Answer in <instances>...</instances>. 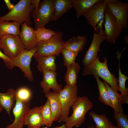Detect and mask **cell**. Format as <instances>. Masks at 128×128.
Wrapping results in <instances>:
<instances>
[{
	"label": "cell",
	"instance_id": "obj_1",
	"mask_svg": "<svg viewBox=\"0 0 128 128\" xmlns=\"http://www.w3.org/2000/svg\"><path fill=\"white\" fill-rule=\"evenodd\" d=\"M100 55L91 64L84 66L82 73V76H86L93 75L94 76L100 77L109 85L112 89L117 91H119L118 80L114 74L111 73L108 69L107 57H104V62H101L99 60Z\"/></svg>",
	"mask_w": 128,
	"mask_h": 128
},
{
	"label": "cell",
	"instance_id": "obj_2",
	"mask_svg": "<svg viewBox=\"0 0 128 128\" xmlns=\"http://www.w3.org/2000/svg\"><path fill=\"white\" fill-rule=\"evenodd\" d=\"M34 8L33 0H20L12 9L5 15L0 17V21H12L20 25L24 23L31 27V14Z\"/></svg>",
	"mask_w": 128,
	"mask_h": 128
},
{
	"label": "cell",
	"instance_id": "obj_3",
	"mask_svg": "<svg viewBox=\"0 0 128 128\" xmlns=\"http://www.w3.org/2000/svg\"><path fill=\"white\" fill-rule=\"evenodd\" d=\"M93 107V103L86 96H78L72 106L73 113L68 117L63 124L64 128L78 127L85 122L86 115Z\"/></svg>",
	"mask_w": 128,
	"mask_h": 128
},
{
	"label": "cell",
	"instance_id": "obj_4",
	"mask_svg": "<svg viewBox=\"0 0 128 128\" xmlns=\"http://www.w3.org/2000/svg\"><path fill=\"white\" fill-rule=\"evenodd\" d=\"M63 33L56 32L51 38L45 42L38 43L36 47L37 51L33 57L59 55L64 48L65 41L63 39Z\"/></svg>",
	"mask_w": 128,
	"mask_h": 128
},
{
	"label": "cell",
	"instance_id": "obj_5",
	"mask_svg": "<svg viewBox=\"0 0 128 128\" xmlns=\"http://www.w3.org/2000/svg\"><path fill=\"white\" fill-rule=\"evenodd\" d=\"M78 87L66 84L58 93L61 106L60 117L58 121L59 123L64 122L68 117L70 108L78 98Z\"/></svg>",
	"mask_w": 128,
	"mask_h": 128
},
{
	"label": "cell",
	"instance_id": "obj_6",
	"mask_svg": "<svg viewBox=\"0 0 128 128\" xmlns=\"http://www.w3.org/2000/svg\"><path fill=\"white\" fill-rule=\"evenodd\" d=\"M55 12L54 0H43L40 2L38 10L33 12L31 16L35 25V30L45 26L51 21Z\"/></svg>",
	"mask_w": 128,
	"mask_h": 128
},
{
	"label": "cell",
	"instance_id": "obj_7",
	"mask_svg": "<svg viewBox=\"0 0 128 128\" xmlns=\"http://www.w3.org/2000/svg\"><path fill=\"white\" fill-rule=\"evenodd\" d=\"M0 43L4 54L11 59L16 57L25 50L19 35L9 34L3 36L0 38Z\"/></svg>",
	"mask_w": 128,
	"mask_h": 128
},
{
	"label": "cell",
	"instance_id": "obj_8",
	"mask_svg": "<svg viewBox=\"0 0 128 128\" xmlns=\"http://www.w3.org/2000/svg\"><path fill=\"white\" fill-rule=\"evenodd\" d=\"M37 51L36 47L29 50H25L18 56L11 59V61L7 67L8 69H12L15 67H18L29 81H32L33 78V73L30 69V64L32 58Z\"/></svg>",
	"mask_w": 128,
	"mask_h": 128
},
{
	"label": "cell",
	"instance_id": "obj_9",
	"mask_svg": "<svg viewBox=\"0 0 128 128\" xmlns=\"http://www.w3.org/2000/svg\"><path fill=\"white\" fill-rule=\"evenodd\" d=\"M99 26V29L93 33L91 44L86 52L82 61L84 66L91 64L97 58L98 52L100 51V47L102 43L106 38L104 30L102 28V24Z\"/></svg>",
	"mask_w": 128,
	"mask_h": 128
},
{
	"label": "cell",
	"instance_id": "obj_10",
	"mask_svg": "<svg viewBox=\"0 0 128 128\" xmlns=\"http://www.w3.org/2000/svg\"><path fill=\"white\" fill-rule=\"evenodd\" d=\"M104 18V31L106 35V41L115 45L123 29L106 6L105 10Z\"/></svg>",
	"mask_w": 128,
	"mask_h": 128
},
{
	"label": "cell",
	"instance_id": "obj_11",
	"mask_svg": "<svg viewBox=\"0 0 128 128\" xmlns=\"http://www.w3.org/2000/svg\"><path fill=\"white\" fill-rule=\"evenodd\" d=\"M106 7L123 29L128 27V3L118 0H106Z\"/></svg>",
	"mask_w": 128,
	"mask_h": 128
},
{
	"label": "cell",
	"instance_id": "obj_12",
	"mask_svg": "<svg viewBox=\"0 0 128 128\" xmlns=\"http://www.w3.org/2000/svg\"><path fill=\"white\" fill-rule=\"evenodd\" d=\"M106 2V0H101L82 14L87 23L94 28L95 31L97 30V25L102 23L104 18Z\"/></svg>",
	"mask_w": 128,
	"mask_h": 128
},
{
	"label": "cell",
	"instance_id": "obj_13",
	"mask_svg": "<svg viewBox=\"0 0 128 128\" xmlns=\"http://www.w3.org/2000/svg\"><path fill=\"white\" fill-rule=\"evenodd\" d=\"M30 101L23 102L16 98L13 113L14 120L11 124L5 128H23L25 119L30 109Z\"/></svg>",
	"mask_w": 128,
	"mask_h": 128
},
{
	"label": "cell",
	"instance_id": "obj_14",
	"mask_svg": "<svg viewBox=\"0 0 128 128\" xmlns=\"http://www.w3.org/2000/svg\"><path fill=\"white\" fill-rule=\"evenodd\" d=\"M43 73V79L41 82L40 85L45 95L50 92V89L53 91L59 93L62 89V87L61 84H59L57 82L56 71L49 70Z\"/></svg>",
	"mask_w": 128,
	"mask_h": 128
},
{
	"label": "cell",
	"instance_id": "obj_15",
	"mask_svg": "<svg viewBox=\"0 0 128 128\" xmlns=\"http://www.w3.org/2000/svg\"><path fill=\"white\" fill-rule=\"evenodd\" d=\"M21 30L19 35L25 49L29 50L35 48L38 42L36 37L35 30L25 23L21 25Z\"/></svg>",
	"mask_w": 128,
	"mask_h": 128
},
{
	"label": "cell",
	"instance_id": "obj_16",
	"mask_svg": "<svg viewBox=\"0 0 128 128\" xmlns=\"http://www.w3.org/2000/svg\"><path fill=\"white\" fill-rule=\"evenodd\" d=\"M42 106L30 109L25 119L24 125L40 128L45 125L41 114Z\"/></svg>",
	"mask_w": 128,
	"mask_h": 128
},
{
	"label": "cell",
	"instance_id": "obj_17",
	"mask_svg": "<svg viewBox=\"0 0 128 128\" xmlns=\"http://www.w3.org/2000/svg\"><path fill=\"white\" fill-rule=\"evenodd\" d=\"M16 91L12 88L8 89L5 93L0 92V104L12 119L11 110L14 106L16 101Z\"/></svg>",
	"mask_w": 128,
	"mask_h": 128
},
{
	"label": "cell",
	"instance_id": "obj_18",
	"mask_svg": "<svg viewBox=\"0 0 128 128\" xmlns=\"http://www.w3.org/2000/svg\"><path fill=\"white\" fill-rule=\"evenodd\" d=\"M49 101L52 118L54 121H58L60 119L61 106L58 93L54 91L45 96Z\"/></svg>",
	"mask_w": 128,
	"mask_h": 128
},
{
	"label": "cell",
	"instance_id": "obj_19",
	"mask_svg": "<svg viewBox=\"0 0 128 128\" xmlns=\"http://www.w3.org/2000/svg\"><path fill=\"white\" fill-rule=\"evenodd\" d=\"M55 12L51 21H56L73 7V0H54Z\"/></svg>",
	"mask_w": 128,
	"mask_h": 128
},
{
	"label": "cell",
	"instance_id": "obj_20",
	"mask_svg": "<svg viewBox=\"0 0 128 128\" xmlns=\"http://www.w3.org/2000/svg\"><path fill=\"white\" fill-rule=\"evenodd\" d=\"M56 56H48L35 58L37 63V67L41 72L49 70L56 71V66L55 63Z\"/></svg>",
	"mask_w": 128,
	"mask_h": 128
},
{
	"label": "cell",
	"instance_id": "obj_21",
	"mask_svg": "<svg viewBox=\"0 0 128 128\" xmlns=\"http://www.w3.org/2000/svg\"><path fill=\"white\" fill-rule=\"evenodd\" d=\"M87 40L86 37L84 36L73 37L65 41L64 48L78 53L83 49Z\"/></svg>",
	"mask_w": 128,
	"mask_h": 128
},
{
	"label": "cell",
	"instance_id": "obj_22",
	"mask_svg": "<svg viewBox=\"0 0 128 128\" xmlns=\"http://www.w3.org/2000/svg\"><path fill=\"white\" fill-rule=\"evenodd\" d=\"M103 82L108 91L114 112H123L122 105L123 102L121 94L112 89L105 81Z\"/></svg>",
	"mask_w": 128,
	"mask_h": 128
},
{
	"label": "cell",
	"instance_id": "obj_23",
	"mask_svg": "<svg viewBox=\"0 0 128 128\" xmlns=\"http://www.w3.org/2000/svg\"><path fill=\"white\" fill-rule=\"evenodd\" d=\"M124 47L121 52L119 51L116 53L117 57L119 61V77L118 84L119 91L121 92L120 94L124 102L126 104L128 103V88L125 87V82L126 80L128 78V77L124 74H123L121 71L120 61V57L123 52L125 49Z\"/></svg>",
	"mask_w": 128,
	"mask_h": 128
},
{
	"label": "cell",
	"instance_id": "obj_24",
	"mask_svg": "<svg viewBox=\"0 0 128 128\" xmlns=\"http://www.w3.org/2000/svg\"><path fill=\"white\" fill-rule=\"evenodd\" d=\"M101 0H73V7L77 18H79L83 13Z\"/></svg>",
	"mask_w": 128,
	"mask_h": 128
},
{
	"label": "cell",
	"instance_id": "obj_25",
	"mask_svg": "<svg viewBox=\"0 0 128 128\" xmlns=\"http://www.w3.org/2000/svg\"><path fill=\"white\" fill-rule=\"evenodd\" d=\"M20 25L14 21H0V38L7 35H19Z\"/></svg>",
	"mask_w": 128,
	"mask_h": 128
},
{
	"label": "cell",
	"instance_id": "obj_26",
	"mask_svg": "<svg viewBox=\"0 0 128 128\" xmlns=\"http://www.w3.org/2000/svg\"><path fill=\"white\" fill-rule=\"evenodd\" d=\"M80 67L78 63H75L69 69L64 76V80L67 84L74 86L76 85L78 76L80 72Z\"/></svg>",
	"mask_w": 128,
	"mask_h": 128
},
{
	"label": "cell",
	"instance_id": "obj_27",
	"mask_svg": "<svg viewBox=\"0 0 128 128\" xmlns=\"http://www.w3.org/2000/svg\"><path fill=\"white\" fill-rule=\"evenodd\" d=\"M97 82L99 95L98 99L105 105H108L113 108V105L110 100L107 90L103 82L99 77L94 76Z\"/></svg>",
	"mask_w": 128,
	"mask_h": 128
},
{
	"label": "cell",
	"instance_id": "obj_28",
	"mask_svg": "<svg viewBox=\"0 0 128 128\" xmlns=\"http://www.w3.org/2000/svg\"><path fill=\"white\" fill-rule=\"evenodd\" d=\"M89 115L92 118L95 123V128H110L111 121L104 114H98L91 111Z\"/></svg>",
	"mask_w": 128,
	"mask_h": 128
},
{
	"label": "cell",
	"instance_id": "obj_29",
	"mask_svg": "<svg viewBox=\"0 0 128 128\" xmlns=\"http://www.w3.org/2000/svg\"><path fill=\"white\" fill-rule=\"evenodd\" d=\"M55 32L50 29H47L45 27H39L35 30L36 37L38 43L43 42L50 39Z\"/></svg>",
	"mask_w": 128,
	"mask_h": 128
},
{
	"label": "cell",
	"instance_id": "obj_30",
	"mask_svg": "<svg viewBox=\"0 0 128 128\" xmlns=\"http://www.w3.org/2000/svg\"><path fill=\"white\" fill-rule=\"evenodd\" d=\"M41 114L45 125L49 128L51 127L54 121L52 116L50 102L47 99L45 105H43Z\"/></svg>",
	"mask_w": 128,
	"mask_h": 128
},
{
	"label": "cell",
	"instance_id": "obj_31",
	"mask_svg": "<svg viewBox=\"0 0 128 128\" xmlns=\"http://www.w3.org/2000/svg\"><path fill=\"white\" fill-rule=\"evenodd\" d=\"M61 54L63 56L64 65L67 69L75 63L76 57L78 54V53L65 48L62 50Z\"/></svg>",
	"mask_w": 128,
	"mask_h": 128
},
{
	"label": "cell",
	"instance_id": "obj_32",
	"mask_svg": "<svg viewBox=\"0 0 128 128\" xmlns=\"http://www.w3.org/2000/svg\"><path fill=\"white\" fill-rule=\"evenodd\" d=\"M16 98L23 102L30 101L32 96L31 90L28 88L22 87L16 91Z\"/></svg>",
	"mask_w": 128,
	"mask_h": 128
},
{
	"label": "cell",
	"instance_id": "obj_33",
	"mask_svg": "<svg viewBox=\"0 0 128 128\" xmlns=\"http://www.w3.org/2000/svg\"><path fill=\"white\" fill-rule=\"evenodd\" d=\"M114 118L117 123V128H128V119L123 112H114Z\"/></svg>",
	"mask_w": 128,
	"mask_h": 128
},
{
	"label": "cell",
	"instance_id": "obj_34",
	"mask_svg": "<svg viewBox=\"0 0 128 128\" xmlns=\"http://www.w3.org/2000/svg\"><path fill=\"white\" fill-rule=\"evenodd\" d=\"M0 49V58L4 61L7 67L11 61V59L5 54L2 52Z\"/></svg>",
	"mask_w": 128,
	"mask_h": 128
},
{
	"label": "cell",
	"instance_id": "obj_35",
	"mask_svg": "<svg viewBox=\"0 0 128 128\" xmlns=\"http://www.w3.org/2000/svg\"><path fill=\"white\" fill-rule=\"evenodd\" d=\"M4 1L8 8L10 11L13 9L15 5L12 4L9 0H4Z\"/></svg>",
	"mask_w": 128,
	"mask_h": 128
},
{
	"label": "cell",
	"instance_id": "obj_36",
	"mask_svg": "<svg viewBox=\"0 0 128 128\" xmlns=\"http://www.w3.org/2000/svg\"><path fill=\"white\" fill-rule=\"evenodd\" d=\"M33 1L35 8L32 12L34 13H36L38 10L40 2V0H33Z\"/></svg>",
	"mask_w": 128,
	"mask_h": 128
},
{
	"label": "cell",
	"instance_id": "obj_37",
	"mask_svg": "<svg viewBox=\"0 0 128 128\" xmlns=\"http://www.w3.org/2000/svg\"><path fill=\"white\" fill-rule=\"evenodd\" d=\"M125 43L128 44V35H126L123 37Z\"/></svg>",
	"mask_w": 128,
	"mask_h": 128
},
{
	"label": "cell",
	"instance_id": "obj_38",
	"mask_svg": "<svg viewBox=\"0 0 128 128\" xmlns=\"http://www.w3.org/2000/svg\"><path fill=\"white\" fill-rule=\"evenodd\" d=\"M110 128H117L116 126L115 125H113L112 123V122L111 121L110 124Z\"/></svg>",
	"mask_w": 128,
	"mask_h": 128
},
{
	"label": "cell",
	"instance_id": "obj_39",
	"mask_svg": "<svg viewBox=\"0 0 128 128\" xmlns=\"http://www.w3.org/2000/svg\"><path fill=\"white\" fill-rule=\"evenodd\" d=\"M27 128H37L36 127H35L32 126H27ZM41 128H50L47 127H43ZM53 128H57V126Z\"/></svg>",
	"mask_w": 128,
	"mask_h": 128
},
{
	"label": "cell",
	"instance_id": "obj_40",
	"mask_svg": "<svg viewBox=\"0 0 128 128\" xmlns=\"http://www.w3.org/2000/svg\"><path fill=\"white\" fill-rule=\"evenodd\" d=\"M3 109V108L0 104V113L1 112Z\"/></svg>",
	"mask_w": 128,
	"mask_h": 128
},
{
	"label": "cell",
	"instance_id": "obj_41",
	"mask_svg": "<svg viewBox=\"0 0 128 128\" xmlns=\"http://www.w3.org/2000/svg\"><path fill=\"white\" fill-rule=\"evenodd\" d=\"M57 128H64L63 124L60 126H57Z\"/></svg>",
	"mask_w": 128,
	"mask_h": 128
},
{
	"label": "cell",
	"instance_id": "obj_42",
	"mask_svg": "<svg viewBox=\"0 0 128 128\" xmlns=\"http://www.w3.org/2000/svg\"><path fill=\"white\" fill-rule=\"evenodd\" d=\"M87 128H95L93 126H89L87 127Z\"/></svg>",
	"mask_w": 128,
	"mask_h": 128
},
{
	"label": "cell",
	"instance_id": "obj_43",
	"mask_svg": "<svg viewBox=\"0 0 128 128\" xmlns=\"http://www.w3.org/2000/svg\"><path fill=\"white\" fill-rule=\"evenodd\" d=\"M1 49V46H0V49Z\"/></svg>",
	"mask_w": 128,
	"mask_h": 128
},
{
	"label": "cell",
	"instance_id": "obj_44",
	"mask_svg": "<svg viewBox=\"0 0 128 128\" xmlns=\"http://www.w3.org/2000/svg\"></svg>",
	"mask_w": 128,
	"mask_h": 128
}]
</instances>
